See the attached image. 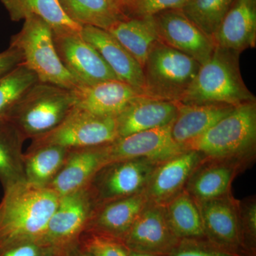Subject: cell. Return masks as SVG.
Instances as JSON below:
<instances>
[{"label": "cell", "instance_id": "obj_1", "mask_svg": "<svg viewBox=\"0 0 256 256\" xmlns=\"http://www.w3.org/2000/svg\"><path fill=\"white\" fill-rule=\"evenodd\" d=\"M0 202V248L40 244L60 196L50 188L20 182L4 188Z\"/></svg>", "mask_w": 256, "mask_h": 256}, {"label": "cell", "instance_id": "obj_2", "mask_svg": "<svg viewBox=\"0 0 256 256\" xmlns=\"http://www.w3.org/2000/svg\"><path fill=\"white\" fill-rule=\"evenodd\" d=\"M239 54L216 47L210 58L201 64L194 80L178 102L185 105L224 104L236 107L256 102L255 96L240 75Z\"/></svg>", "mask_w": 256, "mask_h": 256}, {"label": "cell", "instance_id": "obj_3", "mask_svg": "<svg viewBox=\"0 0 256 256\" xmlns=\"http://www.w3.org/2000/svg\"><path fill=\"white\" fill-rule=\"evenodd\" d=\"M75 106L72 90L37 82L6 116L25 139L42 137L56 128Z\"/></svg>", "mask_w": 256, "mask_h": 256}, {"label": "cell", "instance_id": "obj_4", "mask_svg": "<svg viewBox=\"0 0 256 256\" xmlns=\"http://www.w3.org/2000/svg\"><path fill=\"white\" fill-rule=\"evenodd\" d=\"M200 66L190 56L156 42L142 66L143 95L180 102L194 80Z\"/></svg>", "mask_w": 256, "mask_h": 256}, {"label": "cell", "instance_id": "obj_5", "mask_svg": "<svg viewBox=\"0 0 256 256\" xmlns=\"http://www.w3.org/2000/svg\"><path fill=\"white\" fill-rule=\"evenodd\" d=\"M256 142V104L234 107L206 132L184 146L212 159H232L247 154Z\"/></svg>", "mask_w": 256, "mask_h": 256}, {"label": "cell", "instance_id": "obj_6", "mask_svg": "<svg viewBox=\"0 0 256 256\" xmlns=\"http://www.w3.org/2000/svg\"><path fill=\"white\" fill-rule=\"evenodd\" d=\"M24 21L22 30L12 37L10 46L21 52L22 63L36 74L38 82L69 90L80 86L58 56L50 25L36 16Z\"/></svg>", "mask_w": 256, "mask_h": 256}, {"label": "cell", "instance_id": "obj_7", "mask_svg": "<svg viewBox=\"0 0 256 256\" xmlns=\"http://www.w3.org/2000/svg\"><path fill=\"white\" fill-rule=\"evenodd\" d=\"M95 208L86 188L60 196L40 245L65 256L78 245Z\"/></svg>", "mask_w": 256, "mask_h": 256}, {"label": "cell", "instance_id": "obj_8", "mask_svg": "<svg viewBox=\"0 0 256 256\" xmlns=\"http://www.w3.org/2000/svg\"><path fill=\"white\" fill-rule=\"evenodd\" d=\"M158 164L139 158L104 165L86 186L96 207L144 193Z\"/></svg>", "mask_w": 256, "mask_h": 256}, {"label": "cell", "instance_id": "obj_9", "mask_svg": "<svg viewBox=\"0 0 256 256\" xmlns=\"http://www.w3.org/2000/svg\"><path fill=\"white\" fill-rule=\"evenodd\" d=\"M118 138L114 117H104L74 106L65 119L31 146H57L67 149L102 146Z\"/></svg>", "mask_w": 256, "mask_h": 256}, {"label": "cell", "instance_id": "obj_10", "mask_svg": "<svg viewBox=\"0 0 256 256\" xmlns=\"http://www.w3.org/2000/svg\"><path fill=\"white\" fill-rule=\"evenodd\" d=\"M80 31L52 30L56 50L64 67L79 85L118 79L98 52L82 38Z\"/></svg>", "mask_w": 256, "mask_h": 256}, {"label": "cell", "instance_id": "obj_11", "mask_svg": "<svg viewBox=\"0 0 256 256\" xmlns=\"http://www.w3.org/2000/svg\"><path fill=\"white\" fill-rule=\"evenodd\" d=\"M172 124L118 138L106 144L107 163L120 160L146 159L160 164L186 150L174 142Z\"/></svg>", "mask_w": 256, "mask_h": 256}, {"label": "cell", "instance_id": "obj_12", "mask_svg": "<svg viewBox=\"0 0 256 256\" xmlns=\"http://www.w3.org/2000/svg\"><path fill=\"white\" fill-rule=\"evenodd\" d=\"M153 18L159 41L190 56L198 63H204L214 52L212 38L192 22L181 10H166Z\"/></svg>", "mask_w": 256, "mask_h": 256}, {"label": "cell", "instance_id": "obj_13", "mask_svg": "<svg viewBox=\"0 0 256 256\" xmlns=\"http://www.w3.org/2000/svg\"><path fill=\"white\" fill-rule=\"evenodd\" d=\"M206 156L194 150H185L160 163L153 172L146 193L149 202L164 206L182 192L188 178Z\"/></svg>", "mask_w": 256, "mask_h": 256}, {"label": "cell", "instance_id": "obj_14", "mask_svg": "<svg viewBox=\"0 0 256 256\" xmlns=\"http://www.w3.org/2000/svg\"><path fill=\"white\" fill-rule=\"evenodd\" d=\"M178 238L164 207L149 202L122 240L129 250L154 254L171 250Z\"/></svg>", "mask_w": 256, "mask_h": 256}, {"label": "cell", "instance_id": "obj_15", "mask_svg": "<svg viewBox=\"0 0 256 256\" xmlns=\"http://www.w3.org/2000/svg\"><path fill=\"white\" fill-rule=\"evenodd\" d=\"M72 92L76 107L97 116L114 118L131 101L143 95L136 88L118 79L80 85Z\"/></svg>", "mask_w": 256, "mask_h": 256}, {"label": "cell", "instance_id": "obj_16", "mask_svg": "<svg viewBox=\"0 0 256 256\" xmlns=\"http://www.w3.org/2000/svg\"><path fill=\"white\" fill-rule=\"evenodd\" d=\"M106 144L69 150L63 166L46 188L60 197L86 188L107 162Z\"/></svg>", "mask_w": 256, "mask_h": 256}, {"label": "cell", "instance_id": "obj_17", "mask_svg": "<svg viewBox=\"0 0 256 256\" xmlns=\"http://www.w3.org/2000/svg\"><path fill=\"white\" fill-rule=\"evenodd\" d=\"M178 108V102L139 96L116 118L118 138L169 126L174 120Z\"/></svg>", "mask_w": 256, "mask_h": 256}, {"label": "cell", "instance_id": "obj_18", "mask_svg": "<svg viewBox=\"0 0 256 256\" xmlns=\"http://www.w3.org/2000/svg\"><path fill=\"white\" fill-rule=\"evenodd\" d=\"M80 34L98 52L118 80L142 92L144 77L142 66L110 32L95 26H84Z\"/></svg>", "mask_w": 256, "mask_h": 256}, {"label": "cell", "instance_id": "obj_19", "mask_svg": "<svg viewBox=\"0 0 256 256\" xmlns=\"http://www.w3.org/2000/svg\"><path fill=\"white\" fill-rule=\"evenodd\" d=\"M148 202L144 192L96 207L85 230L122 240Z\"/></svg>", "mask_w": 256, "mask_h": 256}, {"label": "cell", "instance_id": "obj_20", "mask_svg": "<svg viewBox=\"0 0 256 256\" xmlns=\"http://www.w3.org/2000/svg\"><path fill=\"white\" fill-rule=\"evenodd\" d=\"M216 47L240 54L256 44V4L236 0L212 37Z\"/></svg>", "mask_w": 256, "mask_h": 256}, {"label": "cell", "instance_id": "obj_21", "mask_svg": "<svg viewBox=\"0 0 256 256\" xmlns=\"http://www.w3.org/2000/svg\"><path fill=\"white\" fill-rule=\"evenodd\" d=\"M178 104V114L172 124L171 133L174 142L183 148L206 132L234 108V106L224 104Z\"/></svg>", "mask_w": 256, "mask_h": 256}, {"label": "cell", "instance_id": "obj_22", "mask_svg": "<svg viewBox=\"0 0 256 256\" xmlns=\"http://www.w3.org/2000/svg\"><path fill=\"white\" fill-rule=\"evenodd\" d=\"M205 234L223 245L238 244L240 222L236 206L223 196L204 202H196Z\"/></svg>", "mask_w": 256, "mask_h": 256}, {"label": "cell", "instance_id": "obj_23", "mask_svg": "<svg viewBox=\"0 0 256 256\" xmlns=\"http://www.w3.org/2000/svg\"><path fill=\"white\" fill-rule=\"evenodd\" d=\"M107 31L138 60L142 68L152 47L159 41L153 16L124 18Z\"/></svg>", "mask_w": 256, "mask_h": 256}, {"label": "cell", "instance_id": "obj_24", "mask_svg": "<svg viewBox=\"0 0 256 256\" xmlns=\"http://www.w3.org/2000/svg\"><path fill=\"white\" fill-rule=\"evenodd\" d=\"M195 170L186 183V192L196 202L223 197L228 192L235 166L225 162L212 163Z\"/></svg>", "mask_w": 256, "mask_h": 256}, {"label": "cell", "instance_id": "obj_25", "mask_svg": "<svg viewBox=\"0 0 256 256\" xmlns=\"http://www.w3.org/2000/svg\"><path fill=\"white\" fill-rule=\"evenodd\" d=\"M69 150L57 146H30L23 156L25 180L46 188L63 166Z\"/></svg>", "mask_w": 256, "mask_h": 256}, {"label": "cell", "instance_id": "obj_26", "mask_svg": "<svg viewBox=\"0 0 256 256\" xmlns=\"http://www.w3.org/2000/svg\"><path fill=\"white\" fill-rule=\"evenodd\" d=\"M25 140L10 120L0 119V182L4 188L26 181L22 152Z\"/></svg>", "mask_w": 256, "mask_h": 256}, {"label": "cell", "instance_id": "obj_27", "mask_svg": "<svg viewBox=\"0 0 256 256\" xmlns=\"http://www.w3.org/2000/svg\"><path fill=\"white\" fill-rule=\"evenodd\" d=\"M12 21L20 22L31 16L42 18L52 30L80 31L82 26L74 23L64 12L58 0H0Z\"/></svg>", "mask_w": 256, "mask_h": 256}, {"label": "cell", "instance_id": "obj_28", "mask_svg": "<svg viewBox=\"0 0 256 256\" xmlns=\"http://www.w3.org/2000/svg\"><path fill=\"white\" fill-rule=\"evenodd\" d=\"M65 14L79 26L108 30L126 18L114 0H58Z\"/></svg>", "mask_w": 256, "mask_h": 256}, {"label": "cell", "instance_id": "obj_29", "mask_svg": "<svg viewBox=\"0 0 256 256\" xmlns=\"http://www.w3.org/2000/svg\"><path fill=\"white\" fill-rule=\"evenodd\" d=\"M164 207L170 227L178 238H200L205 235L200 208L188 192H182Z\"/></svg>", "mask_w": 256, "mask_h": 256}, {"label": "cell", "instance_id": "obj_30", "mask_svg": "<svg viewBox=\"0 0 256 256\" xmlns=\"http://www.w3.org/2000/svg\"><path fill=\"white\" fill-rule=\"evenodd\" d=\"M236 0H188L184 14L210 38Z\"/></svg>", "mask_w": 256, "mask_h": 256}, {"label": "cell", "instance_id": "obj_31", "mask_svg": "<svg viewBox=\"0 0 256 256\" xmlns=\"http://www.w3.org/2000/svg\"><path fill=\"white\" fill-rule=\"evenodd\" d=\"M38 82L36 74L22 63L0 78V119L4 118L22 96Z\"/></svg>", "mask_w": 256, "mask_h": 256}, {"label": "cell", "instance_id": "obj_32", "mask_svg": "<svg viewBox=\"0 0 256 256\" xmlns=\"http://www.w3.org/2000/svg\"><path fill=\"white\" fill-rule=\"evenodd\" d=\"M188 1V0H124L119 9L126 18H150L166 10H181Z\"/></svg>", "mask_w": 256, "mask_h": 256}, {"label": "cell", "instance_id": "obj_33", "mask_svg": "<svg viewBox=\"0 0 256 256\" xmlns=\"http://www.w3.org/2000/svg\"><path fill=\"white\" fill-rule=\"evenodd\" d=\"M78 246L92 256H128L127 247L118 239L90 230H84L79 238Z\"/></svg>", "mask_w": 256, "mask_h": 256}, {"label": "cell", "instance_id": "obj_34", "mask_svg": "<svg viewBox=\"0 0 256 256\" xmlns=\"http://www.w3.org/2000/svg\"><path fill=\"white\" fill-rule=\"evenodd\" d=\"M44 250L38 242H23L0 248V256H42Z\"/></svg>", "mask_w": 256, "mask_h": 256}, {"label": "cell", "instance_id": "obj_35", "mask_svg": "<svg viewBox=\"0 0 256 256\" xmlns=\"http://www.w3.org/2000/svg\"><path fill=\"white\" fill-rule=\"evenodd\" d=\"M23 62L22 54L16 47L10 46L0 53V78Z\"/></svg>", "mask_w": 256, "mask_h": 256}, {"label": "cell", "instance_id": "obj_36", "mask_svg": "<svg viewBox=\"0 0 256 256\" xmlns=\"http://www.w3.org/2000/svg\"><path fill=\"white\" fill-rule=\"evenodd\" d=\"M172 256H230L224 252L198 248H188L174 252Z\"/></svg>", "mask_w": 256, "mask_h": 256}, {"label": "cell", "instance_id": "obj_37", "mask_svg": "<svg viewBox=\"0 0 256 256\" xmlns=\"http://www.w3.org/2000/svg\"><path fill=\"white\" fill-rule=\"evenodd\" d=\"M244 218L246 224L248 227L252 234H256V206L255 204H252L246 206L244 214Z\"/></svg>", "mask_w": 256, "mask_h": 256}, {"label": "cell", "instance_id": "obj_38", "mask_svg": "<svg viewBox=\"0 0 256 256\" xmlns=\"http://www.w3.org/2000/svg\"><path fill=\"white\" fill-rule=\"evenodd\" d=\"M65 256H92L88 252H84L82 249L79 248L78 245L73 250H70V252H68Z\"/></svg>", "mask_w": 256, "mask_h": 256}, {"label": "cell", "instance_id": "obj_39", "mask_svg": "<svg viewBox=\"0 0 256 256\" xmlns=\"http://www.w3.org/2000/svg\"><path fill=\"white\" fill-rule=\"evenodd\" d=\"M128 256H156L154 254H149V252H136V250H129L128 249Z\"/></svg>", "mask_w": 256, "mask_h": 256}, {"label": "cell", "instance_id": "obj_40", "mask_svg": "<svg viewBox=\"0 0 256 256\" xmlns=\"http://www.w3.org/2000/svg\"><path fill=\"white\" fill-rule=\"evenodd\" d=\"M42 256H64L60 255V254H56V252H52V250H46V249H44V250L43 254H42Z\"/></svg>", "mask_w": 256, "mask_h": 256}, {"label": "cell", "instance_id": "obj_41", "mask_svg": "<svg viewBox=\"0 0 256 256\" xmlns=\"http://www.w3.org/2000/svg\"><path fill=\"white\" fill-rule=\"evenodd\" d=\"M114 2L116 3V5H117L118 8H119L120 4H122V2H124V0H114Z\"/></svg>", "mask_w": 256, "mask_h": 256}, {"label": "cell", "instance_id": "obj_42", "mask_svg": "<svg viewBox=\"0 0 256 256\" xmlns=\"http://www.w3.org/2000/svg\"><path fill=\"white\" fill-rule=\"evenodd\" d=\"M254 4H256V0H250Z\"/></svg>", "mask_w": 256, "mask_h": 256}]
</instances>
